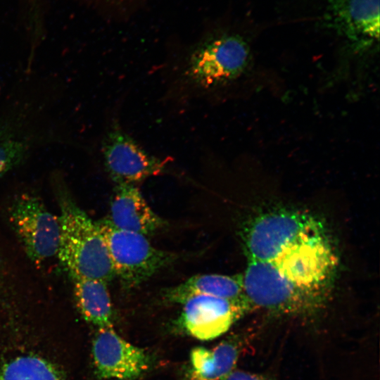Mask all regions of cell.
Segmentation results:
<instances>
[{"instance_id":"cell-1","label":"cell","mask_w":380,"mask_h":380,"mask_svg":"<svg viewBox=\"0 0 380 380\" xmlns=\"http://www.w3.org/2000/svg\"><path fill=\"white\" fill-rule=\"evenodd\" d=\"M248 265L242 277L253 308L310 317L324 305L336 258L323 224L290 210L262 213L243 234Z\"/></svg>"},{"instance_id":"cell-2","label":"cell","mask_w":380,"mask_h":380,"mask_svg":"<svg viewBox=\"0 0 380 380\" xmlns=\"http://www.w3.org/2000/svg\"><path fill=\"white\" fill-rule=\"evenodd\" d=\"M56 188L61 213V236L57 256L71 278L110 282L115 276L106 241L86 213L80 208L59 177Z\"/></svg>"},{"instance_id":"cell-3","label":"cell","mask_w":380,"mask_h":380,"mask_svg":"<svg viewBox=\"0 0 380 380\" xmlns=\"http://www.w3.org/2000/svg\"><path fill=\"white\" fill-rule=\"evenodd\" d=\"M249 60V49L239 37L221 36L196 47L179 65H175L177 94L186 99H204L238 78Z\"/></svg>"},{"instance_id":"cell-4","label":"cell","mask_w":380,"mask_h":380,"mask_svg":"<svg viewBox=\"0 0 380 380\" xmlns=\"http://www.w3.org/2000/svg\"><path fill=\"white\" fill-rule=\"evenodd\" d=\"M108 247L115 276L127 289L137 287L177 255L154 247L147 236L113 227L106 219L96 222Z\"/></svg>"},{"instance_id":"cell-5","label":"cell","mask_w":380,"mask_h":380,"mask_svg":"<svg viewBox=\"0 0 380 380\" xmlns=\"http://www.w3.org/2000/svg\"><path fill=\"white\" fill-rule=\"evenodd\" d=\"M9 221L31 260L39 263L57 255L59 217L39 197L29 194L17 196L9 208Z\"/></svg>"},{"instance_id":"cell-6","label":"cell","mask_w":380,"mask_h":380,"mask_svg":"<svg viewBox=\"0 0 380 380\" xmlns=\"http://www.w3.org/2000/svg\"><path fill=\"white\" fill-rule=\"evenodd\" d=\"M101 153L106 169L115 184H135L162 175L169 162L151 154L115 122L104 135Z\"/></svg>"},{"instance_id":"cell-7","label":"cell","mask_w":380,"mask_h":380,"mask_svg":"<svg viewBox=\"0 0 380 380\" xmlns=\"http://www.w3.org/2000/svg\"><path fill=\"white\" fill-rule=\"evenodd\" d=\"M179 317L184 330L201 341L224 334L251 305L246 300H231L211 296H194L182 303Z\"/></svg>"},{"instance_id":"cell-8","label":"cell","mask_w":380,"mask_h":380,"mask_svg":"<svg viewBox=\"0 0 380 380\" xmlns=\"http://www.w3.org/2000/svg\"><path fill=\"white\" fill-rule=\"evenodd\" d=\"M92 354L96 374L105 379L134 380L150 365L146 352L120 336L113 326L99 328Z\"/></svg>"},{"instance_id":"cell-9","label":"cell","mask_w":380,"mask_h":380,"mask_svg":"<svg viewBox=\"0 0 380 380\" xmlns=\"http://www.w3.org/2000/svg\"><path fill=\"white\" fill-rule=\"evenodd\" d=\"M115 229L146 236L163 228L165 222L148 205L135 184H115L108 218Z\"/></svg>"},{"instance_id":"cell-10","label":"cell","mask_w":380,"mask_h":380,"mask_svg":"<svg viewBox=\"0 0 380 380\" xmlns=\"http://www.w3.org/2000/svg\"><path fill=\"white\" fill-rule=\"evenodd\" d=\"M329 20L347 35L379 38V0H329Z\"/></svg>"},{"instance_id":"cell-11","label":"cell","mask_w":380,"mask_h":380,"mask_svg":"<svg viewBox=\"0 0 380 380\" xmlns=\"http://www.w3.org/2000/svg\"><path fill=\"white\" fill-rule=\"evenodd\" d=\"M194 296H211L231 300H246L241 274H197L177 286L166 289L163 293L165 300L179 304Z\"/></svg>"},{"instance_id":"cell-12","label":"cell","mask_w":380,"mask_h":380,"mask_svg":"<svg viewBox=\"0 0 380 380\" xmlns=\"http://www.w3.org/2000/svg\"><path fill=\"white\" fill-rule=\"evenodd\" d=\"M239 346L234 340L224 341L209 349L196 347L190 353L186 380H224L234 369Z\"/></svg>"},{"instance_id":"cell-13","label":"cell","mask_w":380,"mask_h":380,"mask_svg":"<svg viewBox=\"0 0 380 380\" xmlns=\"http://www.w3.org/2000/svg\"><path fill=\"white\" fill-rule=\"evenodd\" d=\"M72 279L76 305L83 318L98 328L113 326V305L108 283L87 278Z\"/></svg>"},{"instance_id":"cell-14","label":"cell","mask_w":380,"mask_h":380,"mask_svg":"<svg viewBox=\"0 0 380 380\" xmlns=\"http://www.w3.org/2000/svg\"><path fill=\"white\" fill-rule=\"evenodd\" d=\"M34 138L20 122H0V177L30 155Z\"/></svg>"},{"instance_id":"cell-15","label":"cell","mask_w":380,"mask_h":380,"mask_svg":"<svg viewBox=\"0 0 380 380\" xmlns=\"http://www.w3.org/2000/svg\"><path fill=\"white\" fill-rule=\"evenodd\" d=\"M0 380H63L54 367L33 355H20L8 360L0 371Z\"/></svg>"},{"instance_id":"cell-16","label":"cell","mask_w":380,"mask_h":380,"mask_svg":"<svg viewBox=\"0 0 380 380\" xmlns=\"http://www.w3.org/2000/svg\"><path fill=\"white\" fill-rule=\"evenodd\" d=\"M224 380H274L271 377L260 374L234 369Z\"/></svg>"}]
</instances>
